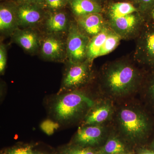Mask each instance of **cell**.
Here are the masks:
<instances>
[{"label":"cell","instance_id":"1","mask_svg":"<svg viewBox=\"0 0 154 154\" xmlns=\"http://www.w3.org/2000/svg\"><path fill=\"white\" fill-rule=\"evenodd\" d=\"M110 125L128 148L140 146L154 133V116L136 97L115 103Z\"/></svg>","mask_w":154,"mask_h":154},{"label":"cell","instance_id":"2","mask_svg":"<svg viewBox=\"0 0 154 154\" xmlns=\"http://www.w3.org/2000/svg\"><path fill=\"white\" fill-rule=\"evenodd\" d=\"M146 71L128 60H119L105 64L99 74L97 97L116 103L137 97Z\"/></svg>","mask_w":154,"mask_h":154},{"label":"cell","instance_id":"3","mask_svg":"<svg viewBox=\"0 0 154 154\" xmlns=\"http://www.w3.org/2000/svg\"><path fill=\"white\" fill-rule=\"evenodd\" d=\"M97 98L94 99L83 89L57 95L51 106L53 115L63 123H81Z\"/></svg>","mask_w":154,"mask_h":154},{"label":"cell","instance_id":"4","mask_svg":"<svg viewBox=\"0 0 154 154\" xmlns=\"http://www.w3.org/2000/svg\"><path fill=\"white\" fill-rule=\"evenodd\" d=\"M136 38L134 60L148 70L154 69V21L146 18Z\"/></svg>","mask_w":154,"mask_h":154},{"label":"cell","instance_id":"5","mask_svg":"<svg viewBox=\"0 0 154 154\" xmlns=\"http://www.w3.org/2000/svg\"><path fill=\"white\" fill-rule=\"evenodd\" d=\"M93 78L92 63L87 60L78 63H69L57 95L82 89L91 82Z\"/></svg>","mask_w":154,"mask_h":154},{"label":"cell","instance_id":"6","mask_svg":"<svg viewBox=\"0 0 154 154\" xmlns=\"http://www.w3.org/2000/svg\"><path fill=\"white\" fill-rule=\"evenodd\" d=\"M66 41V57L69 63H78L87 60L91 38L80 30L76 23L70 24Z\"/></svg>","mask_w":154,"mask_h":154},{"label":"cell","instance_id":"7","mask_svg":"<svg viewBox=\"0 0 154 154\" xmlns=\"http://www.w3.org/2000/svg\"><path fill=\"white\" fill-rule=\"evenodd\" d=\"M110 131V124L80 126L74 137L73 144L94 149L100 147L105 143Z\"/></svg>","mask_w":154,"mask_h":154},{"label":"cell","instance_id":"8","mask_svg":"<svg viewBox=\"0 0 154 154\" xmlns=\"http://www.w3.org/2000/svg\"><path fill=\"white\" fill-rule=\"evenodd\" d=\"M146 19V17L140 12L122 17L108 19V24L113 31L122 39L136 37Z\"/></svg>","mask_w":154,"mask_h":154},{"label":"cell","instance_id":"9","mask_svg":"<svg viewBox=\"0 0 154 154\" xmlns=\"http://www.w3.org/2000/svg\"><path fill=\"white\" fill-rule=\"evenodd\" d=\"M115 109V103L113 101L98 97L81 122L80 126L110 124Z\"/></svg>","mask_w":154,"mask_h":154},{"label":"cell","instance_id":"10","mask_svg":"<svg viewBox=\"0 0 154 154\" xmlns=\"http://www.w3.org/2000/svg\"><path fill=\"white\" fill-rule=\"evenodd\" d=\"M42 55L48 60L60 61L66 57V42L55 34H50L41 43Z\"/></svg>","mask_w":154,"mask_h":154},{"label":"cell","instance_id":"11","mask_svg":"<svg viewBox=\"0 0 154 154\" xmlns=\"http://www.w3.org/2000/svg\"><path fill=\"white\" fill-rule=\"evenodd\" d=\"M101 13L76 17V23L83 33L90 38L100 33L108 24Z\"/></svg>","mask_w":154,"mask_h":154},{"label":"cell","instance_id":"12","mask_svg":"<svg viewBox=\"0 0 154 154\" xmlns=\"http://www.w3.org/2000/svg\"><path fill=\"white\" fill-rule=\"evenodd\" d=\"M39 5L22 4L16 8L17 25L22 27L35 26L41 22L43 13Z\"/></svg>","mask_w":154,"mask_h":154},{"label":"cell","instance_id":"13","mask_svg":"<svg viewBox=\"0 0 154 154\" xmlns=\"http://www.w3.org/2000/svg\"><path fill=\"white\" fill-rule=\"evenodd\" d=\"M137 97L154 116V68L146 71Z\"/></svg>","mask_w":154,"mask_h":154},{"label":"cell","instance_id":"14","mask_svg":"<svg viewBox=\"0 0 154 154\" xmlns=\"http://www.w3.org/2000/svg\"><path fill=\"white\" fill-rule=\"evenodd\" d=\"M13 34L14 41L25 51L30 53L37 51L40 43L35 31L29 29H16Z\"/></svg>","mask_w":154,"mask_h":154},{"label":"cell","instance_id":"15","mask_svg":"<svg viewBox=\"0 0 154 154\" xmlns=\"http://www.w3.org/2000/svg\"><path fill=\"white\" fill-rule=\"evenodd\" d=\"M129 148L118 135L111 129L109 136L105 143L95 149L98 154H127Z\"/></svg>","mask_w":154,"mask_h":154},{"label":"cell","instance_id":"16","mask_svg":"<svg viewBox=\"0 0 154 154\" xmlns=\"http://www.w3.org/2000/svg\"><path fill=\"white\" fill-rule=\"evenodd\" d=\"M70 24L68 18L63 12L51 14L46 19L45 26L50 34H57L68 30Z\"/></svg>","mask_w":154,"mask_h":154},{"label":"cell","instance_id":"17","mask_svg":"<svg viewBox=\"0 0 154 154\" xmlns=\"http://www.w3.org/2000/svg\"><path fill=\"white\" fill-rule=\"evenodd\" d=\"M111 29L108 24L100 33L91 38L87 52V60L88 61L92 63L95 59L99 57L100 51L104 46Z\"/></svg>","mask_w":154,"mask_h":154},{"label":"cell","instance_id":"18","mask_svg":"<svg viewBox=\"0 0 154 154\" xmlns=\"http://www.w3.org/2000/svg\"><path fill=\"white\" fill-rule=\"evenodd\" d=\"M17 25L16 8L6 5L0 8V30L2 33L15 31Z\"/></svg>","mask_w":154,"mask_h":154},{"label":"cell","instance_id":"19","mask_svg":"<svg viewBox=\"0 0 154 154\" xmlns=\"http://www.w3.org/2000/svg\"><path fill=\"white\" fill-rule=\"evenodd\" d=\"M70 4L72 11L76 17L101 13L102 11V7L92 0H70Z\"/></svg>","mask_w":154,"mask_h":154},{"label":"cell","instance_id":"20","mask_svg":"<svg viewBox=\"0 0 154 154\" xmlns=\"http://www.w3.org/2000/svg\"><path fill=\"white\" fill-rule=\"evenodd\" d=\"M139 12L133 4L126 2L112 4L108 10V19L122 17L135 12Z\"/></svg>","mask_w":154,"mask_h":154},{"label":"cell","instance_id":"21","mask_svg":"<svg viewBox=\"0 0 154 154\" xmlns=\"http://www.w3.org/2000/svg\"><path fill=\"white\" fill-rule=\"evenodd\" d=\"M122 39V38L120 36L111 29L109 35L107 36L104 46L100 51L99 57L107 55L112 52L118 46Z\"/></svg>","mask_w":154,"mask_h":154},{"label":"cell","instance_id":"22","mask_svg":"<svg viewBox=\"0 0 154 154\" xmlns=\"http://www.w3.org/2000/svg\"><path fill=\"white\" fill-rule=\"evenodd\" d=\"M62 154H98L95 149L72 144L65 149Z\"/></svg>","mask_w":154,"mask_h":154},{"label":"cell","instance_id":"23","mask_svg":"<svg viewBox=\"0 0 154 154\" xmlns=\"http://www.w3.org/2000/svg\"><path fill=\"white\" fill-rule=\"evenodd\" d=\"M133 1L139 11L146 17L154 8V0H133Z\"/></svg>","mask_w":154,"mask_h":154},{"label":"cell","instance_id":"24","mask_svg":"<svg viewBox=\"0 0 154 154\" xmlns=\"http://www.w3.org/2000/svg\"><path fill=\"white\" fill-rule=\"evenodd\" d=\"M7 62V50L3 44L0 45V73L3 74L5 69Z\"/></svg>","mask_w":154,"mask_h":154},{"label":"cell","instance_id":"25","mask_svg":"<svg viewBox=\"0 0 154 154\" xmlns=\"http://www.w3.org/2000/svg\"><path fill=\"white\" fill-rule=\"evenodd\" d=\"M66 0H45V3L50 8L57 10L61 8L66 5Z\"/></svg>","mask_w":154,"mask_h":154},{"label":"cell","instance_id":"26","mask_svg":"<svg viewBox=\"0 0 154 154\" xmlns=\"http://www.w3.org/2000/svg\"><path fill=\"white\" fill-rule=\"evenodd\" d=\"M22 4H34V5H42L45 3V0H17Z\"/></svg>","mask_w":154,"mask_h":154},{"label":"cell","instance_id":"27","mask_svg":"<svg viewBox=\"0 0 154 154\" xmlns=\"http://www.w3.org/2000/svg\"><path fill=\"white\" fill-rule=\"evenodd\" d=\"M28 147L20 148L12 150L9 152V154H26Z\"/></svg>","mask_w":154,"mask_h":154},{"label":"cell","instance_id":"28","mask_svg":"<svg viewBox=\"0 0 154 154\" xmlns=\"http://www.w3.org/2000/svg\"><path fill=\"white\" fill-rule=\"evenodd\" d=\"M140 152L138 154H154V152L152 150L148 149L142 148L139 150Z\"/></svg>","mask_w":154,"mask_h":154},{"label":"cell","instance_id":"29","mask_svg":"<svg viewBox=\"0 0 154 154\" xmlns=\"http://www.w3.org/2000/svg\"><path fill=\"white\" fill-rule=\"evenodd\" d=\"M146 18L154 21V8L149 12L146 16Z\"/></svg>","mask_w":154,"mask_h":154},{"label":"cell","instance_id":"30","mask_svg":"<svg viewBox=\"0 0 154 154\" xmlns=\"http://www.w3.org/2000/svg\"><path fill=\"white\" fill-rule=\"evenodd\" d=\"M26 154H33V152H32V151H31V150L30 149V147L28 148Z\"/></svg>","mask_w":154,"mask_h":154},{"label":"cell","instance_id":"31","mask_svg":"<svg viewBox=\"0 0 154 154\" xmlns=\"http://www.w3.org/2000/svg\"><path fill=\"white\" fill-rule=\"evenodd\" d=\"M152 151L154 152V140L152 142L151 144V149Z\"/></svg>","mask_w":154,"mask_h":154},{"label":"cell","instance_id":"32","mask_svg":"<svg viewBox=\"0 0 154 154\" xmlns=\"http://www.w3.org/2000/svg\"><path fill=\"white\" fill-rule=\"evenodd\" d=\"M92 1H94V2H96V1H97V0H92Z\"/></svg>","mask_w":154,"mask_h":154},{"label":"cell","instance_id":"33","mask_svg":"<svg viewBox=\"0 0 154 154\" xmlns=\"http://www.w3.org/2000/svg\"><path fill=\"white\" fill-rule=\"evenodd\" d=\"M66 1H70V0H66Z\"/></svg>","mask_w":154,"mask_h":154},{"label":"cell","instance_id":"34","mask_svg":"<svg viewBox=\"0 0 154 154\" xmlns=\"http://www.w3.org/2000/svg\"></svg>","mask_w":154,"mask_h":154},{"label":"cell","instance_id":"35","mask_svg":"<svg viewBox=\"0 0 154 154\" xmlns=\"http://www.w3.org/2000/svg\"></svg>","mask_w":154,"mask_h":154},{"label":"cell","instance_id":"36","mask_svg":"<svg viewBox=\"0 0 154 154\" xmlns=\"http://www.w3.org/2000/svg\"></svg>","mask_w":154,"mask_h":154}]
</instances>
